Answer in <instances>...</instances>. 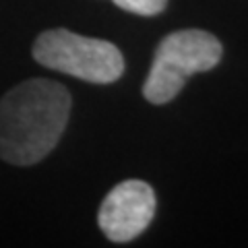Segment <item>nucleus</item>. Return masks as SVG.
<instances>
[{"mask_svg": "<svg viewBox=\"0 0 248 248\" xmlns=\"http://www.w3.org/2000/svg\"><path fill=\"white\" fill-rule=\"evenodd\" d=\"M71 114L64 85L50 79H29L0 99V159L31 166L48 157L58 145Z\"/></svg>", "mask_w": 248, "mask_h": 248, "instance_id": "1", "label": "nucleus"}, {"mask_svg": "<svg viewBox=\"0 0 248 248\" xmlns=\"http://www.w3.org/2000/svg\"><path fill=\"white\" fill-rule=\"evenodd\" d=\"M112 2L126 13L141 15V17H153V15H159L166 9L168 0H112Z\"/></svg>", "mask_w": 248, "mask_h": 248, "instance_id": "5", "label": "nucleus"}, {"mask_svg": "<svg viewBox=\"0 0 248 248\" xmlns=\"http://www.w3.org/2000/svg\"><path fill=\"white\" fill-rule=\"evenodd\" d=\"M221 42L201 29H182L166 35L153 56L143 95L155 106L168 104L182 91L190 75L211 71L221 60Z\"/></svg>", "mask_w": 248, "mask_h": 248, "instance_id": "2", "label": "nucleus"}, {"mask_svg": "<svg viewBox=\"0 0 248 248\" xmlns=\"http://www.w3.org/2000/svg\"><path fill=\"white\" fill-rule=\"evenodd\" d=\"M33 58L52 71L87 83H114L124 73L122 52L112 42L85 37L68 29H48L33 44Z\"/></svg>", "mask_w": 248, "mask_h": 248, "instance_id": "3", "label": "nucleus"}, {"mask_svg": "<svg viewBox=\"0 0 248 248\" xmlns=\"http://www.w3.org/2000/svg\"><path fill=\"white\" fill-rule=\"evenodd\" d=\"M155 215V192L143 180H124L108 192L97 223L108 240L128 242L141 236Z\"/></svg>", "mask_w": 248, "mask_h": 248, "instance_id": "4", "label": "nucleus"}]
</instances>
